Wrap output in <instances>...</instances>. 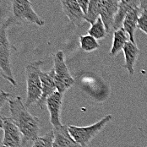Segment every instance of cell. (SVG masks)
I'll use <instances>...</instances> for the list:
<instances>
[{
  "label": "cell",
  "mask_w": 147,
  "mask_h": 147,
  "mask_svg": "<svg viewBox=\"0 0 147 147\" xmlns=\"http://www.w3.org/2000/svg\"><path fill=\"white\" fill-rule=\"evenodd\" d=\"M8 102L10 118L22 134L24 144L36 140L39 137L41 130V120L30 113L20 96L9 99Z\"/></svg>",
  "instance_id": "obj_1"
},
{
  "label": "cell",
  "mask_w": 147,
  "mask_h": 147,
  "mask_svg": "<svg viewBox=\"0 0 147 147\" xmlns=\"http://www.w3.org/2000/svg\"><path fill=\"white\" fill-rule=\"evenodd\" d=\"M42 60L34 61L26 66V98L25 105L28 108L32 104H36L42 94V84L40 77L42 71Z\"/></svg>",
  "instance_id": "obj_2"
},
{
  "label": "cell",
  "mask_w": 147,
  "mask_h": 147,
  "mask_svg": "<svg viewBox=\"0 0 147 147\" xmlns=\"http://www.w3.org/2000/svg\"><path fill=\"white\" fill-rule=\"evenodd\" d=\"M11 14L12 16L4 24L9 26V24L28 23L43 26L44 20L33 9L30 0H11Z\"/></svg>",
  "instance_id": "obj_3"
},
{
  "label": "cell",
  "mask_w": 147,
  "mask_h": 147,
  "mask_svg": "<svg viewBox=\"0 0 147 147\" xmlns=\"http://www.w3.org/2000/svg\"><path fill=\"white\" fill-rule=\"evenodd\" d=\"M7 27L4 23L0 25V68L3 74V78L16 86V80L11 68V53L15 47L9 41Z\"/></svg>",
  "instance_id": "obj_4"
},
{
  "label": "cell",
  "mask_w": 147,
  "mask_h": 147,
  "mask_svg": "<svg viewBox=\"0 0 147 147\" xmlns=\"http://www.w3.org/2000/svg\"><path fill=\"white\" fill-rule=\"evenodd\" d=\"M112 115H107L100 121L86 127H78L69 125V132L74 140L81 147H86L106 127V125L112 120Z\"/></svg>",
  "instance_id": "obj_5"
},
{
  "label": "cell",
  "mask_w": 147,
  "mask_h": 147,
  "mask_svg": "<svg viewBox=\"0 0 147 147\" xmlns=\"http://www.w3.org/2000/svg\"><path fill=\"white\" fill-rule=\"evenodd\" d=\"M53 63L54 79L57 90L59 92L64 94L69 89L73 86L75 81L67 67L63 51H59L54 54Z\"/></svg>",
  "instance_id": "obj_6"
},
{
  "label": "cell",
  "mask_w": 147,
  "mask_h": 147,
  "mask_svg": "<svg viewBox=\"0 0 147 147\" xmlns=\"http://www.w3.org/2000/svg\"><path fill=\"white\" fill-rule=\"evenodd\" d=\"M0 118L3 120V130L4 134L1 146L9 147H23L25 146L24 137L12 118L1 115Z\"/></svg>",
  "instance_id": "obj_7"
},
{
  "label": "cell",
  "mask_w": 147,
  "mask_h": 147,
  "mask_svg": "<svg viewBox=\"0 0 147 147\" xmlns=\"http://www.w3.org/2000/svg\"><path fill=\"white\" fill-rule=\"evenodd\" d=\"M63 13L74 26L80 27L86 22V14L77 0H60Z\"/></svg>",
  "instance_id": "obj_8"
},
{
  "label": "cell",
  "mask_w": 147,
  "mask_h": 147,
  "mask_svg": "<svg viewBox=\"0 0 147 147\" xmlns=\"http://www.w3.org/2000/svg\"><path fill=\"white\" fill-rule=\"evenodd\" d=\"M63 100V94L57 90L54 93H53L51 96H49L46 102V105L47 107L50 114V123L53 124V129L60 128L61 126H63L60 121Z\"/></svg>",
  "instance_id": "obj_9"
},
{
  "label": "cell",
  "mask_w": 147,
  "mask_h": 147,
  "mask_svg": "<svg viewBox=\"0 0 147 147\" xmlns=\"http://www.w3.org/2000/svg\"><path fill=\"white\" fill-rule=\"evenodd\" d=\"M119 6L118 0H102L100 17L102 20L103 24L107 33L112 32L113 30L114 19L117 15Z\"/></svg>",
  "instance_id": "obj_10"
},
{
  "label": "cell",
  "mask_w": 147,
  "mask_h": 147,
  "mask_svg": "<svg viewBox=\"0 0 147 147\" xmlns=\"http://www.w3.org/2000/svg\"><path fill=\"white\" fill-rule=\"evenodd\" d=\"M40 77L42 84V94L36 103V106H38L40 108H43L46 105L47 99L48 98L49 96H51L53 93L57 91V86L55 83V79H54V69L53 68L49 71V72H44L41 71L40 72Z\"/></svg>",
  "instance_id": "obj_11"
},
{
  "label": "cell",
  "mask_w": 147,
  "mask_h": 147,
  "mask_svg": "<svg viewBox=\"0 0 147 147\" xmlns=\"http://www.w3.org/2000/svg\"><path fill=\"white\" fill-rule=\"evenodd\" d=\"M136 8H140V0H123L119 3L118 13L114 19V31L123 27V22L126 15Z\"/></svg>",
  "instance_id": "obj_12"
},
{
  "label": "cell",
  "mask_w": 147,
  "mask_h": 147,
  "mask_svg": "<svg viewBox=\"0 0 147 147\" xmlns=\"http://www.w3.org/2000/svg\"><path fill=\"white\" fill-rule=\"evenodd\" d=\"M53 147H81L70 135L69 125H63L60 128L53 129Z\"/></svg>",
  "instance_id": "obj_13"
},
{
  "label": "cell",
  "mask_w": 147,
  "mask_h": 147,
  "mask_svg": "<svg viewBox=\"0 0 147 147\" xmlns=\"http://www.w3.org/2000/svg\"><path fill=\"white\" fill-rule=\"evenodd\" d=\"M123 51L125 59V63L123 67L128 70L129 75H133L134 72V67L140 54V49L135 43H133L132 42L129 41L124 46Z\"/></svg>",
  "instance_id": "obj_14"
},
{
  "label": "cell",
  "mask_w": 147,
  "mask_h": 147,
  "mask_svg": "<svg viewBox=\"0 0 147 147\" xmlns=\"http://www.w3.org/2000/svg\"><path fill=\"white\" fill-rule=\"evenodd\" d=\"M142 10L140 8H136L133 9L131 12H129L123 20V29L125 30V32L128 34L129 41L133 43H135L134 40V32L137 29L138 25V20L140 18V15L141 14Z\"/></svg>",
  "instance_id": "obj_15"
},
{
  "label": "cell",
  "mask_w": 147,
  "mask_h": 147,
  "mask_svg": "<svg viewBox=\"0 0 147 147\" xmlns=\"http://www.w3.org/2000/svg\"><path fill=\"white\" fill-rule=\"evenodd\" d=\"M128 34L123 28L117 30L113 32V46L110 51V55L114 57L118 54L120 51H122L126 43L129 42Z\"/></svg>",
  "instance_id": "obj_16"
},
{
  "label": "cell",
  "mask_w": 147,
  "mask_h": 147,
  "mask_svg": "<svg viewBox=\"0 0 147 147\" xmlns=\"http://www.w3.org/2000/svg\"><path fill=\"white\" fill-rule=\"evenodd\" d=\"M102 1V0H90L87 12H86V17H85L86 22L92 25L100 17Z\"/></svg>",
  "instance_id": "obj_17"
},
{
  "label": "cell",
  "mask_w": 147,
  "mask_h": 147,
  "mask_svg": "<svg viewBox=\"0 0 147 147\" xmlns=\"http://www.w3.org/2000/svg\"><path fill=\"white\" fill-rule=\"evenodd\" d=\"M88 34L93 36L94 38H96V40H102L106 36L107 31L106 30V27L103 24L101 17H99L96 20V21L90 26V27L88 30Z\"/></svg>",
  "instance_id": "obj_18"
},
{
  "label": "cell",
  "mask_w": 147,
  "mask_h": 147,
  "mask_svg": "<svg viewBox=\"0 0 147 147\" xmlns=\"http://www.w3.org/2000/svg\"><path fill=\"white\" fill-rule=\"evenodd\" d=\"M80 46L84 52H93L99 48L100 45L97 40L90 35H82L80 36Z\"/></svg>",
  "instance_id": "obj_19"
},
{
  "label": "cell",
  "mask_w": 147,
  "mask_h": 147,
  "mask_svg": "<svg viewBox=\"0 0 147 147\" xmlns=\"http://www.w3.org/2000/svg\"><path fill=\"white\" fill-rule=\"evenodd\" d=\"M54 132L53 129L50 130L43 136H39L32 142L30 147H53Z\"/></svg>",
  "instance_id": "obj_20"
},
{
  "label": "cell",
  "mask_w": 147,
  "mask_h": 147,
  "mask_svg": "<svg viewBox=\"0 0 147 147\" xmlns=\"http://www.w3.org/2000/svg\"><path fill=\"white\" fill-rule=\"evenodd\" d=\"M137 28L147 35V11H142L138 20Z\"/></svg>",
  "instance_id": "obj_21"
},
{
  "label": "cell",
  "mask_w": 147,
  "mask_h": 147,
  "mask_svg": "<svg viewBox=\"0 0 147 147\" xmlns=\"http://www.w3.org/2000/svg\"><path fill=\"white\" fill-rule=\"evenodd\" d=\"M9 96H10L9 93L6 92L4 90H0V110L5 103L9 102V100L10 99Z\"/></svg>",
  "instance_id": "obj_22"
},
{
  "label": "cell",
  "mask_w": 147,
  "mask_h": 147,
  "mask_svg": "<svg viewBox=\"0 0 147 147\" xmlns=\"http://www.w3.org/2000/svg\"><path fill=\"white\" fill-rule=\"evenodd\" d=\"M77 2L79 3V4H80V7L82 8V9H83V11L85 12V14H86L90 0H77Z\"/></svg>",
  "instance_id": "obj_23"
},
{
  "label": "cell",
  "mask_w": 147,
  "mask_h": 147,
  "mask_svg": "<svg viewBox=\"0 0 147 147\" xmlns=\"http://www.w3.org/2000/svg\"><path fill=\"white\" fill-rule=\"evenodd\" d=\"M140 9L142 11H147V0H140Z\"/></svg>",
  "instance_id": "obj_24"
},
{
  "label": "cell",
  "mask_w": 147,
  "mask_h": 147,
  "mask_svg": "<svg viewBox=\"0 0 147 147\" xmlns=\"http://www.w3.org/2000/svg\"><path fill=\"white\" fill-rule=\"evenodd\" d=\"M0 129H3V120L0 118Z\"/></svg>",
  "instance_id": "obj_25"
},
{
  "label": "cell",
  "mask_w": 147,
  "mask_h": 147,
  "mask_svg": "<svg viewBox=\"0 0 147 147\" xmlns=\"http://www.w3.org/2000/svg\"><path fill=\"white\" fill-rule=\"evenodd\" d=\"M0 74H1V75H2V77H3V71H2L1 68H0Z\"/></svg>",
  "instance_id": "obj_26"
},
{
  "label": "cell",
  "mask_w": 147,
  "mask_h": 147,
  "mask_svg": "<svg viewBox=\"0 0 147 147\" xmlns=\"http://www.w3.org/2000/svg\"><path fill=\"white\" fill-rule=\"evenodd\" d=\"M118 1L120 3V2H122V1H123V0H118Z\"/></svg>",
  "instance_id": "obj_27"
},
{
  "label": "cell",
  "mask_w": 147,
  "mask_h": 147,
  "mask_svg": "<svg viewBox=\"0 0 147 147\" xmlns=\"http://www.w3.org/2000/svg\"><path fill=\"white\" fill-rule=\"evenodd\" d=\"M1 147H9V146H1Z\"/></svg>",
  "instance_id": "obj_28"
}]
</instances>
